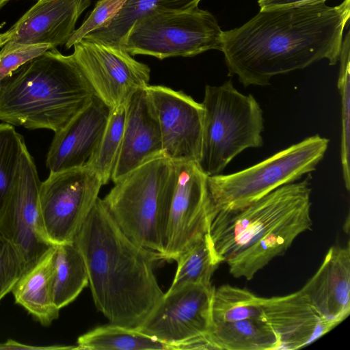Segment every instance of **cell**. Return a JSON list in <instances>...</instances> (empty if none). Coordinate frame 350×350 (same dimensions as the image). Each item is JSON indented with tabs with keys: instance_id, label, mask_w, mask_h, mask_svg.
Listing matches in <instances>:
<instances>
[{
	"instance_id": "1",
	"label": "cell",
	"mask_w": 350,
	"mask_h": 350,
	"mask_svg": "<svg viewBox=\"0 0 350 350\" xmlns=\"http://www.w3.org/2000/svg\"><path fill=\"white\" fill-rule=\"evenodd\" d=\"M350 17V0L329 6L319 1L260 10L242 26L223 33L229 75L244 87L265 86L273 77L323 59L336 65Z\"/></svg>"
},
{
	"instance_id": "2",
	"label": "cell",
	"mask_w": 350,
	"mask_h": 350,
	"mask_svg": "<svg viewBox=\"0 0 350 350\" xmlns=\"http://www.w3.org/2000/svg\"><path fill=\"white\" fill-rule=\"evenodd\" d=\"M74 243L96 308L112 324L138 327L164 295L154 272L159 254L132 241L99 197Z\"/></svg>"
},
{
	"instance_id": "3",
	"label": "cell",
	"mask_w": 350,
	"mask_h": 350,
	"mask_svg": "<svg viewBox=\"0 0 350 350\" xmlns=\"http://www.w3.org/2000/svg\"><path fill=\"white\" fill-rule=\"evenodd\" d=\"M310 179L308 174L243 207L213 214L208 235L217 260L234 278L252 280L311 230Z\"/></svg>"
},
{
	"instance_id": "4",
	"label": "cell",
	"mask_w": 350,
	"mask_h": 350,
	"mask_svg": "<svg viewBox=\"0 0 350 350\" xmlns=\"http://www.w3.org/2000/svg\"><path fill=\"white\" fill-rule=\"evenodd\" d=\"M96 96L73 55L53 48L0 81V121L56 133Z\"/></svg>"
},
{
	"instance_id": "5",
	"label": "cell",
	"mask_w": 350,
	"mask_h": 350,
	"mask_svg": "<svg viewBox=\"0 0 350 350\" xmlns=\"http://www.w3.org/2000/svg\"><path fill=\"white\" fill-rule=\"evenodd\" d=\"M175 181V163L160 157L114 183L102 199L120 230L137 245L157 252L159 258Z\"/></svg>"
},
{
	"instance_id": "6",
	"label": "cell",
	"mask_w": 350,
	"mask_h": 350,
	"mask_svg": "<svg viewBox=\"0 0 350 350\" xmlns=\"http://www.w3.org/2000/svg\"><path fill=\"white\" fill-rule=\"evenodd\" d=\"M202 146L198 165L208 176L222 174L230 161L247 148L262 146V111L252 95L239 92L228 80L206 85Z\"/></svg>"
},
{
	"instance_id": "7",
	"label": "cell",
	"mask_w": 350,
	"mask_h": 350,
	"mask_svg": "<svg viewBox=\"0 0 350 350\" xmlns=\"http://www.w3.org/2000/svg\"><path fill=\"white\" fill-rule=\"evenodd\" d=\"M329 140L316 134L247 168L208 176L213 214L243 207L314 171Z\"/></svg>"
},
{
	"instance_id": "8",
	"label": "cell",
	"mask_w": 350,
	"mask_h": 350,
	"mask_svg": "<svg viewBox=\"0 0 350 350\" xmlns=\"http://www.w3.org/2000/svg\"><path fill=\"white\" fill-rule=\"evenodd\" d=\"M223 33L210 12L196 7L154 13L137 21L120 47L131 55L159 59L193 57L209 50L221 51Z\"/></svg>"
},
{
	"instance_id": "9",
	"label": "cell",
	"mask_w": 350,
	"mask_h": 350,
	"mask_svg": "<svg viewBox=\"0 0 350 350\" xmlns=\"http://www.w3.org/2000/svg\"><path fill=\"white\" fill-rule=\"evenodd\" d=\"M103 184L87 165L50 172L39 190V231L51 245L73 243Z\"/></svg>"
},
{
	"instance_id": "10",
	"label": "cell",
	"mask_w": 350,
	"mask_h": 350,
	"mask_svg": "<svg viewBox=\"0 0 350 350\" xmlns=\"http://www.w3.org/2000/svg\"><path fill=\"white\" fill-rule=\"evenodd\" d=\"M213 288L212 284H188L167 291L136 329L172 350L207 349Z\"/></svg>"
},
{
	"instance_id": "11",
	"label": "cell",
	"mask_w": 350,
	"mask_h": 350,
	"mask_svg": "<svg viewBox=\"0 0 350 350\" xmlns=\"http://www.w3.org/2000/svg\"><path fill=\"white\" fill-rule=\"evenodd\" d=\"M174 163L176 181L160 255L165 260H176L206 234L213 215L208 176L196 162Z\"/></svg>"
},
{
	"instance_id": "12",
	"label": "cell",
	"mask_w": 350,
	"mask_h": 350,
	"mask_svg": "<svg viewBox=\"0 0 350 350\" xmlns=\"http://www.w3.org/2000/svg\"><path fill=\"white\" fill-rule=\"evenodd\" d=\"M73 46L72 55L96 96L110 108L126 104L149 85L148 66L122 48L85 38Z\"/></svg>"
},
{
	"instance_id": "13",
	"label": "cell",
	"mask_w": 350,
	"mask_h": 350,
	"mask_svg": "<svg viewBox=\"0 0 350 350\" xmlns=\"http://www.w3.org/2000/svg\"><path fill=\"white\" fill-rule=\"evenodd\" d=\"M41 182L34 160L25 146L12 187L0 213V232L17 250L23 274L53 246L42 239L39 231Z\"/></svg>"
},
{
	"instance_id": "14",
	"label": "cell",
	"mask_w": 350,
	"mask_h": 350,
	"mask_svg": "<svg viewBox=\"0 0 350 350\" xmlns=\"http://www.w3.org/2000/svg\"><path fill=\"white\" fill-rule=\"evenodd\" d=\"M157 114L165 157L174 162L198 163L204 107L183 91L163 85L146 87Z\"/></svg>"
},
{
	"instance_id": "15",
	"label": "cell",
	"mask_w": 350,
	"mask_h": 350,
	"mask_svg": "<svg viewBox=\"0 0 350 350\" xmlns=\"http://www.w3.org/2000/svg\"><path fill=\"white\" fill-rule=\"evenodd\" d=\"M260 318L277 334L280 350L308 346L334 328L323 319L301 291L271 297H259Z\"/></svg>"
},
{
	"instance_id": "16",
	"label": "cell",
	"mask_w": 350,
	"mask_h": 350,
	"mask_svg": "<svg viewBox=\"0 0 350 350\" xmlns=\"http://www.w3.org/2000/svg\"><path fill=\"white\" fill-rule=\"evenodd\" d=\"M125 107L122 140L111 179L113 183L152 160L165 157L161 129L146 88L136 91Z\"/></svg>"
},
{
	"instance_id": "17",
	"label": "cell",
	"mask_w": 350,
	"mask_h": 350,
	"mask_svg": "<svg viewBox=\"0 0 350 350\" xmlns=\"http://www.w3.org/2000/svg\"><path fill=\"white\" fill-rule=\"evenodd\" d=\"M111 109L96 96L64 128L55 133L46 159L50 172L86 165L100 142Z\"/></svg>"
},
{
	"instance_id": "18",
	"label": "cell",
	"mask_w": 350,
	"mask_h": 350,
	"mask_svg": "<svg viewBox=\"0 0 350 350\" xmlns=\"http://www.w3.org/2000/svg\"><path fill=\"white\" fill-rule=\"evenodd\" d=\"M91 0H38L9 29L10 41L27 44H65Z\"/></svg>"
},
{
	"instance_id": "19",
	"label": "cell",
	"mask_w": 350,
	"mask_h": 350,
	"mask_svg": "<svg viewBox=\"0 0 350 350\" xmlns=\"http://www.w3.org/2000/svg\"><path fill=\"white\" fill-rule=\"evenodd\" d=\"M319 315L337 326L350 313V249L332 246L314 275L300 289Z\"/></svg>"
},
{
	"instance_id": "20",
	"label": "cell",
	"mask_w": 350,
	"mask_h": 350,
	"mask_svg": "<svg viewBox=\"0 0 350 350\" xmlns=\"http://www.w3.org/2000/svg\"><path fill=\"white\" fill-rule=\"evenodd\" d=\"M55 245L20 278L13 288L15 303L24 308L42 325L48 326L59 317L53 299Z\"/></svg>"
},
{
	"instance_id": "21",
	"label": "cell",
	"mask_w": 350,
	"mask_h": 350,
	"mask_svg": "<svg viewBox=\"0 0 350 350\" xmlns=\"http://www.w3.org/2000/svg\"><path fill=\"white\" fill-rule=\"evenodd\" d=\"M207 349L280 350V340L266 323L256 319L213 323Z\"/></svg>"
},
{
	"instance_id": "22",
	"label": "cell",
	"mask_w": 350,
	"mask_h": 350,
	"mask_svg": "<svg viewBox=\"0 0 350 350\" xmlns=\"http://www.w3.org/2000/svg\"><path fill=\"white\" fill-rule=\"evenodd\" d=\"M202 0H128L109 21L84 38L120 46L133 25L158 12H176L198 7Z\"/></svg>"
},
{
	"instance_id": "23",
	"label": "cell",
	"mask_w": 350,
	"mask_h": 350,
	"mask_svg": "<svg viewBox=\"0 0 350 350\" xmlns=\"http://www.w3.org/2000/svg\"><path fill=\"white\" fill-rule=\"evenodd\" d=\"M88 284L86 265L73 243L55 245L53 299L61 310L72 302Z\"/></svg>"
},
{
	"instance_id": "24",
	"label": "cell",
	"mask_w": 350,
	"mask_h": 350,
	"mask_svg": "<svg viewBox=\"0 0 350 350\" xmlns=\"http://www.w3.org/2000/svg\"><path fill=\"white\" fill-rule=\"evenodd\" d=\"M75 349L172 350V347L137 329L120 325L100 326L80 336Z\"/></svg>"
},
{
	"instance_id": "25",
	"label": "cell",
	"mask_w": 350,
	"mask_h": 350,
	"mask_svg": "<svg viewBox=\"0 0 350 350\" xmlns=\"http://www.w3.org/2000/svg\"><path fill=\"white\" fill-rule=\"evenodd\" d=\"M176 261V274L168 291L188 284L211 285L212 275L220 264L208 232L183 252Z\"/></svg>"
},
{
	"instance_id": "26",
	"label": "cell",
	"mask_w": 350,
	"mask_h": 350,
	"mask_svg": "<svg viewBox=\"0 0 350 350\" xmlns=\"http://www.w3.org/2000/svg\"><path fill=\"white\" fill-rule=\"evenodd\" d=\"M125 115V104L111 109L100 142L85 165L98 176L103 185L111 179L121 147Z\"/></svg>"
},
{
	"instance_id": "27",
	"label": "cell",
	"mask_w": 350,
	"mask_h": 350,
	"mask_svg": "<svg viewBox=\"0 0 350 350\" xmlns=\"http://www.w3.org/2000/svg\"><path fill=\"white\" fill-rule=\"evenodd\" d=\"M259 297L248 290L229 284L214 287L211 300L213 323L259 320Z\"/></svg>"
},
{
	"instance_id": "28",
	"label": "cell",
	"mask_w": 350,
	"mask_h": 350,
	"mask_svg": "<svg viewBox=\"0 0 350 350\" xmlns=\"http://www.w3.org/2000/svg\"><path fill=\"white\" fill-rule=\"evenodd\" d=\"M338 88L341 100L340 160L346 189H350V31L342 40Z\"/></svg>"
},
{
	"instance_id": "29",
	"label": "cell",
	"mask_w": 350,
	"mask_h": 350,
	"mask_svg": "<svg viewBox=\"0 0 350 350\" xmlns=\"http://www.w3.org/2000/svg\"><path fill=\"white\" fill-rule=\"evenodd\" d=\"M25 146L23 137L14 126L0 123V213L12 187Z\"/></svg>"
},
{
	"instance_id": "30",
	"label": "cell",
	"mask_w": 350,
	"mask_h": 350,
	"mask_svg": "<svg viewBox=\"0 0 350 350\" xmlns=\"http://www.w3.org/2000/svg\"><path fill=\"white\" fill-rule=\"evenodd\" d=\"M53 49L47 44H27L8 42L0 51V81L32 59Z\"/></svg>"
},
{
	"instance_id": "31",
	"label": "cell",
	"mask_w": 350,
	"mask_h": 350,
	"mask_svg": "<svg viewBox=\"0 0 350 350\" xmlns=\"http://www.w3.org/2000/svg\"><path fill=\"white\" fill-rule=\"evenodd\" d=\"M22 274V262L17 250L0 232V301L12 292Z\"/></svg>"
},
{
	"instance_id": "32",
	"label": "cell",
	"mask_w": 350,
	"mask_h": 350,
	"mask_svg": "<svg viewBox=\"0 0 350 350\" xmlns=\"http://www.w3.org/2000/svg\"><path fill=\"white\" fill-rule=\"evenodd\" d=\"M128 0H99L86 20L74 31L67 42L70 49L88 33L96 30L111 19L124 5Z\"/></svg>"
},
{
	"instance_id": "33",
	"label": "cell",
	"mask_w": 350,
	"mask_h": 350,
	"mask_svg": "<svg viewBox=\"0 0 350 350\" xmlns=\"http://www.w3.org/2000/svg\"><path fill=\"white\" fill-rule=\"evenodd\" d=\"M74 346H33L18 342L12 339L0 343V350H57V349H75Z\"/></svg>"
},
{
	"instance_id": "34",
	"label": "cell",
	"mask_w": 350,
	"mask_h": 350,
	"mask_svg": "<svg viewBox=\"0 0 350 350\" xmlns=\"http://www.w3.org/2000/svg\"><path fill=\"white\" fill-rule=\"evenodd\" d=\"M327 0H258L260 10L291 6L295 5Z\"/></svg>"
},
{
	"instance_id": "35",
	"label": "cell",
	"mask_w": 350,
	"mask_h": 350,
	"mask_svg": "<svg viewBox=\"0 0 350 350\" xmlns=\"http://www.w3.org/2000/svg\"><path fill=\"white\" fill-rule=\"evenodd\" d=\"M12 38V33L10 30L0 33V47L4 46Z\"/></svg>"
},
{
	"instance_id": "36",
	"label": "cell",
	"mask_w": 350,
	"mask_h": 350,
	"mask_svg": "<svg viewBox=\"0 0 350 350\" xmlns=\"http://www.w3.org/2000/svg\"><path fill=\"white\" fill-rule=\"evenodd\" d=\"M9 0H0V9L5 5Z\"/></svg>"
}]
</instances>
